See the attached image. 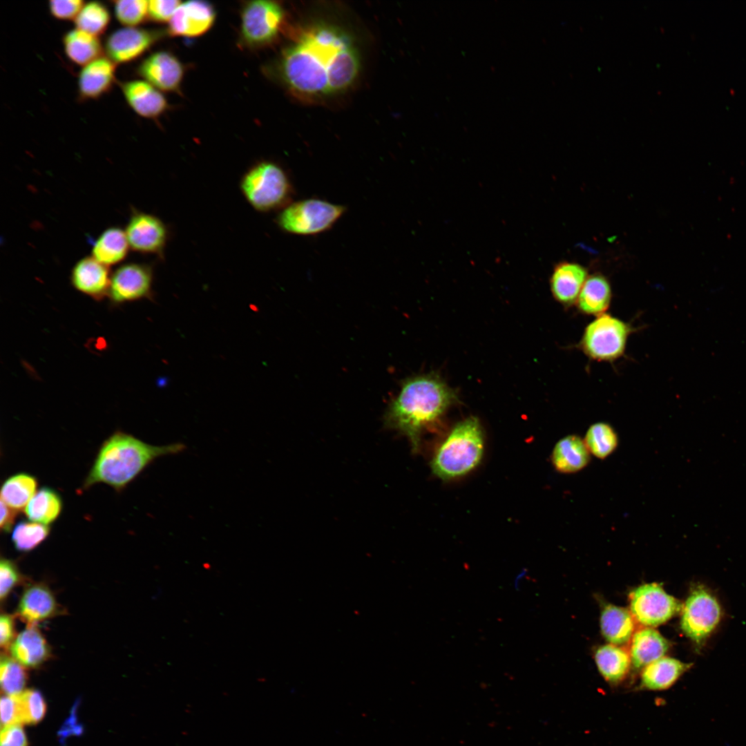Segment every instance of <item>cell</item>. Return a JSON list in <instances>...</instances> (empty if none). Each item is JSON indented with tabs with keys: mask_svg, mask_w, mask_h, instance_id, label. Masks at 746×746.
I'll list each match as a JSON object with an SVG mask.
<instances>
[{
	"mask_svg": "<svg viewBox=\"0 0 746 746\" xmlns=\"http://www.w3.org/2000/svg\"><path fill=\"white\" fill-rule=\"evenodd\" d=\"M360 66L350 39L336 28L318 26L303 33L283 52L280 73L292 90L326 95L349 87Z\"/></svg>",
	"mask_w": 746,
	"mask_h": 746,
	"instance_id": "obj_1",
	"label": "cell"
},
{
	"mask_svg": "<svg viewBox=\"0 0 746 746\" xmlns=\"http://www.w3.org/2000/svg\"><path fill=\"white\" fill-rule=\"evenodd\" d=\"M456 399L453 390L436 375L410 378L390 404L386 424L404 434L416 452L423 430L437 422Z\"/></svg>",
	"mask_w": 746,
	"mask_h": 746,
	"instance_id": "obj_2",
	"label": "cell"
},
{
	"mask_svg": "<svg viewBox=\"0 0 746 746\" xmlns=\"http://www.w3.org/2000/svg\"><path fill=\"white\" fill-rule=\"evenodd\" d=\"M185 448L181 443L153 446L115 432L101 446L83 487L104 483L119 491L156 458L178 454Z\"/></svg>",
	"mask_w": 746,
	"mask_h": 746,
	"instance_id": "obj_3",
	"label": "cell"
},
{
	"mask_svg": "<svg viewBox=\"0 0 746 746\" xmlns=\"http://www.w3.org/2000/svg\"><path fill=\"white\" fill-rule=\"evenodd\" d=\"M484 453V434L479 420L470 417L458 423L435 452L431 466L443 479L464 475L480 462Z\"/></svg>",
	"mask_w": 746,
	"mask_h": 746,
	"instance_id": "obj_4",
	"label": "cell"
},
{
	"mask_svg": "<svg viewBox=\"0 0 746 746\" xmlns=\"http://www.w3.org/2000/svg\"><path fill=\"white\" fill-rule=\"evenodd\" d=\"M240 188L245 198L256 211L282 209L289 203L294 188L287 173L271 161H261L251 166L242 177Z\"/></svg>",
	"mask_w": 746,
	"mask_h": 746,
	"instance_id": "obj_5",
	"label": "cell"
},
{
	"mask_svg": "<svg viewBox=\"0 0 746 746\" xmlns=\"http://www.w3.org/2000/svg\"><path fill=\"white\" fill-rule=\"evenodd\" d=\"M345 211L343 205L309 198L289 203L281 209L276 221L285 232L312 236L330 229Z\"/></svg>",
	"mask_w": 746,
	"mask_h": 746,
	"instance_id": "obj_6",
	"label": "cell"
},
{
	"mask_svg": "<svg viewBox=\"0 0 746 746\" xmlns=\"http://www.w3.org/2000/svg\"><path fill=\"white\" fill-rule=\"evenodd\" d=\"M630 332L626 323L603 314L586 326L580 347L591 359L613 361L623 354Z\"/></svg>",
	"mask_w": 746,
	"mask_h": 746,
	"instance_id": "obj_7",
	"label": "cell"
},
{
	"mask_svg": "<svg viewBox=\"0 0 746 746\" xmlns=\"http://www.w3.org/2000/svg\"><path fill=\"white\" fill-rule=\"evenodd\" d=\"M240 39L250 48H260L271 44L281 28L284 11L273 1L246 2L241 10Z\"/></svg>",
	"mask_w": 746,
	"mask_h": 746,
	"instance_id": "obj_8",
	"label": "cell"
},
{
	"mask_svg": "<svg viewBox=\"0 0 746 746\" xmlns=\"http://www.w3.org/2000/svg\"><path fill=\"white\" fill-rule=\"evenodd\" d=\"M716 598L702 585L694 586L682 609L680 627L698 647H701L721 618Z\"/></svg>",
	"mask_w": 746,
	"mask_h": 746,
	"instance_id": "obj_9",
	"label": "cell"
},
{
	"mask_svg": "<svg viewBox=\"0 0 746 746\" xmlns=\"http://www.w3.org/2000/svg\"><path fill=\"white\" fill-rule=\"evenodd\" d=\"M683 604L656 583L646 584L630 594L633 617L647 627L663 624L682 611Z\"/></svg>",
	"mask_w": 746,
	"mask_h": 746,
	"instance_id": "obj_10",
	"label": "cell"
},
{
	"mask_svg": "<svg viewBox=\"0 0 746 746\" xmlns=\"http://www.w3.org/2000/svg\"><path fill=\"white\" fill-rule=\"evenodd\" d=\"M125 233L133 250L159 256L163 255L169 237L167 227L158 217L136 209L131 211Z\"/></svg>",
	"mask_w": 746,
	"mask_h": 746,
	"instance_id": "obj_11",
	"label": "cell"
},
{
	"mask_svg": "<svg viewBox=\"0 0 746 746\" xmlns=\"http://www.w3.org/2000/svg\"><path fill=\"white\" fill-rule=\"evenodd\" d=\"M162 32L137 27H124L110 34L104 44L106 57L115 64L133 61L160 39Z\"/></svg>",
	"mask_w": 746,
	"mask_h": 746,
	"instance_id": "obj_12",
	"label": "cell"
},
{
	"mask_svg": "<svg viewBox=\"0 0 746 746\" xmlns=\"http://www.w3.org/2000/svg\"><path fill=\"white\" fill-rule=\"evenodd\" d=\"M152 268L146 264L130 262L118 267L111 278L108 294L115 303L148 298L151 294Z\"/></svg>",
	"mask_w": 746,
	"mask_h": 746,
	"instance_id": "obj_13",
	"label": "cell"
},
{
	"mask_svg": "<svg viewBox=\"0 0 746 746\" xmlns=\"http://www.w3.org/2000/svg\"><path fill=\"white\" fill-rule=\"evenodd\" d=\"M137 73L159 90L174 92L180 87L184 70L175 55L167 51H158L140 64Z\"/></svg>",
	"mask_w": 746,
	"mask_h": 746,
	"instance_id": "obj_14",
	"label": "cell"
},
{
	"mask_svg": "<svg viewBox=\"0 0 746 746\" xmlns=\"http://www.w3.org/2000/svg\"><path fill=\"white\" fill-rule=\"evenodd\" d=\"M216 10L207 1H189L180 5L169 22L167 32L175 37H195L213 25Z\"/></svg>",
	"mask_w": 746,
	"mask_h": 746,
	"instance_id": "obj_15",
	"label": "cell"
},
{
	"mask_svg": "<svg viewBox=\"0 0 746 746\" xmlns=\"http://www.w3.org/2000/svg\"><path fill=\"white\" fill-rule=\"evenodd\" d=\"M116 65L107 57H100L84 66L78 75V94L82 100L96 99L112 88Z\"/></svg>",
	"mask_w": 746,
	"mask_h": 746,
	"instance_id": "obj_16",
	"label": "cell"
},
{
	"mask_svg": "<svg viewBox=\"0 0 746 746\" xmlns=\"http://www.w3.org/2000/svg\"><path fill=\"white\" fill-rule=\"evenodd\" d=\"M120 88L128 104L141 117L155 119L168 108L165 97L145 80L121 82Z\"/></svg>",
	"mask_w": 746,
	"mask_h": 746,
	"instance_id": "obj_17",
	"label": "cell"
},
{
	"mask_svg": "<svg viewBox=\"0 0 746 746\" xmlns=\"http://www.w3.org/2000/svg\"><path fill=\"white\" fill-rule=\"evenodd\" d=\"M588 277V271L583 265L569 261L559 262L550 279L553 296L560 304L571 306L577 302Z\"/></svg>",
	"mask_w": 746,
	"mask_h": 746,
	"instance_id": "obj_18",
	"label": "cell"
},
{
	"mask_svg": "<svg viewBox=\"0 0 746 746\" xmlns=\"http://www.w3.org/2000/svg\"><path fill=\"white\" fill-rule=\"evenodd\" d=\"M59 607L50 589L44 584L35 583L23 591L17 613L28 624H36L55 616Z\"/></svg>",
	"mask_w": 746,
	"mask_h": 746,
	"instance_id": "obj_19",
	"label": "cell"
},
{
	"mask_svg": "<svg viewBox=\"0 0 746 746\" xmlns=\"http://www.w3.org/2000/svg\"><path fill=\"white\" fill-rule=\"evenodd\" d=\"M111 278L108 267L92 256L79 260L71 273V282L74 287L97 299L108 293Z\"/></svg>",
	"mask_w": 746,
	"mask_h": 746,
	"instance_id": "obj_20",
	"label": "cell"
},
{
	"mask_svg": "<svg viewBox=\"0 0 746 746\" xmlns=\"http://www.w3.org/2000/svg\"><path fill=\"white\" fill-rule=\"evenodd\" d=\"M10 656L25 667H37L50 657L49 645L36 624H28L9 647Z\"/></svg>",
	"mask_w": 746,
	"mask_h": 746,
	"instance_id": "obj_21",
	"label": "cell"
},
{
	"mask_svg": "<svg viewBox=\"0 0 746 746\" xmlns=\"http://www.w3.org/2000/svg\"><path fill=\"white\" fill-rule=\"evenodd\" d=\"M590 455L584 439L571 434L557 441L553 450L551 459L557 471L571 474L584 468L590 461Z\"/></svg>",
	"mask_w": 746,
	"mask_h": 746,
	"instance_id": "obj_22",
	"label": "cell"
},
{
	"mask_svg": "<svg viewBox=\"0 0 746 746\" xmlns=\"http://www.w3.org/2000/svg\"><path fill=\"white\" fill-rule=\"evenodd\" d=\"M692 664L662 657L644 667L641 675L642 687L653 691L671 687Z\"/></svg>",
	"mask_w": 746,
	"mask_h": 746,
	"instance_id": "obj_23",
	"label": "cell"
},
{
	"mask_svg": "<svg viewBox=\"0 0 746 746\" xmlns=\"http://www.w3.org/2000/svg\"><path fill=\"white\" fill-rule=\"evenodd\" d=\"M669 647L667 640L651 627L636 631L633 635L631 647L633 665L636 669L646 667L662 658Z\"/></svg>",
	"mask_w": 746,
	"mask_h": 746,
	"instance_id": "obj_24",
	"label": "cell"
},
{
	"mask_svg": "<svg viewBox=\"0 0 746 746\" xmlns=\"http://www.w3.org/2000/svg\"><path fill=\"white\" fill-rule=\"evenodd\" d=\"M611 287L603 275L589 276L577 300L578 309L587 315L600 316L606 311L611 303Z\"/></svg>",
	"mask_w": 746,
	"mask_h": 746,
	"instance_id": "obj_25",
	"label": "cell"
},
{
	"mask_svg": "<svg viewBox=\"0 0 746 746\" xmlns=\"http://www.w3.org/2000/svg\"><path fill=\"white\" fill-rule=\"evenodd\" d=\"M67 57L79 66H86L102 57L104 48L98 37L79 29L67 32L62 39Z\"/></svg>",
	"mask_w": 746,
	"mask_h": 746,
	"instance_id": "obj_26",
	"label": "cell"
},
{
	"mask_svg": "<svg viewBox=\"0 0 746 746\" xmlns=\"http://www.w3.org/2000/svg\"><path fill=\"white\" fill-rule=\"evenodd\" d=\"M600 626L602 635L611 644H624L633 635V617L628 610L609 604L602 610Z\"/></svg>",
	"mask_w": 746,
	"mask_h": 746,
	"instance_id": "obj_27",
	"label": "cell"
},
{
	"mask_svg": "<svg viewBox=\"0 0 746 746\" xmlns=\"http://www.w3.org/2000/svg\"><path fill=\"white\" fill-rule=\"evenodd\" d=\"M129 247L125 231L117 227H109L95 241L92 257L108 267L122 261Z\"/></svg>",
	"mask_w": 746,
	"mask_h": 746,
	"instance_id": "obj_28",
	"label": "cell"
},
{
	"mask_svg": "<svg viewBox=\"0 0 746 746\" xmlns=\"http://www.w3.org/2000/svg\"><path fill=\"white\" fill-rule=\"evenodd\" d=\"M595 659L600 673L611 683H618L624 678L631 660L624 649L612 644L600 647Z\"/></svg>",
	"mask_w": 746,
	"mask_h": 746,
	"instance_id": "obj_29",
	"label": "cell"
},
{
	"mask_svg": "<svg viewBox=\"0 0 746 746\" xmlns=\"http://www.w3.org/2000/svg\"><path fill=\"white\" fill-rule=\"evenodd\" d=\"M61 508L59 494L52 488L43 487L31 498L24 513L30 521L48 525L59 517Z\"/></svg>",
	"mask_w": 746,
	"mask_h": 746,
	"instance_id": "obj_30",
	"label": "cell"
},
{
	"mask_svg": "<svg viewBox=\"0 0 746 746\" xmlns=\"http://www.w3.org/2000/svg\"><path fill=\"white\" fill-rule=\"evenodd\" d=\"M36 479L26 473L10 476L3 483L1 500L17 512L24 510L37 492Z\"/></svg>",
	"mask_w": 746,
	"mask_h": 746,
	"instance_id": "obj_31",
	"label": "cell"
},
{
	"mask_svg": "<svg viewBox=\"0 0 746 746\" xmlns=\"http://www.w3.org/2000/svg\"><path fill=\"white\" fill-rule=\"evenodd\" d=\"M591 454L603 459L612 454L618 445V437L613 428L607 423L591 425L584 439Z\"/></svg>",
	"mask_w": 746,
	"mask_h": 746,
	"instance_id": "obj_32",
	"label": "cell"
},
{
	"mask_svg": "<svg viewBox=\"0 0 746 746\" xmlns=\"http://www.w3.org/2000/svg\"><path fill=\"white\" fill-rule=\"evenodd\" d=\"M110 21L111 15L108 8L99 1L84 3L74 20L77 29L96 37L106 31Z\"/></svg>",
	"mask_w": 746,
	"mask_h": 746,
	"instance_id": "obj_33",
	"label": "cell"
},
{
	"mask_svg": "<svg viewBox=\"0 0 746 746\" xmlns=\"http://www.w3.org/2000/svg\"><path fill=\"white\" fill-rule=\"evenodd\" d=\"M49 533L50 528L48 525L21 521L14 527L11 539L17 551L28 552L44 542Z\"/></svg>",
	"mask_w": 746,
	"mask_h": 746,
	"instance_id": "obj_34",
	"label": "cell"
},
{
	"mask_svg": "<svg viewBox=\"0 0 746 746\" xmlns=\"http://www.w3.org/2000/svg\"><path fill=\"white\" fill-rule=\"evenodd\" d=\"M0 663V681L2 691L6 695L13 696L21 694L27 680L25 667L8 656H1Z\"/></svg>",
	"mask_w": 746,
	"mask_h": 746,
	"instance_id": "obj_35",
	"label": "cell"
},
{
	"mask_svg": "<svg viewBox=\"0 0 746 746\" xmlns=\"http://www.w3.org/2000/svg\"><path fill=\"white\" fill-rule=\"evenodd\" d=\"M113 3L117 21L126 27H135L149 17L147 1L119 0Z\"/></svg>",
	"mask_w": 746,
	"mask_h": 746,
	"instance_id": "obj_36",
	"label": "cell"
},
{
	"mask_svg": "<svg viewBox=\"0 0 746 746\" xmlns=\"http://www.w3.org/2000/svg\"><path fill=\"white\" fill-rule=\"evenodd\" d=\"M22 716V723L37 724L46 713V705L41 694L34 689L23 691L18 695Z\"/></svg>",
	"mask_w": 746,
	"mask_h": 746,
	"instance_id": "obj_37",
	"label": "cell"
},
{
	"mask_svg": "<svg viewBox=\"0 0 746 746\" xmlns=\"http://www.w3.org/2000/svg\"><path fill=\"white\" fill-rule=\"evenodd\" d=\"M17 565L7 559L0 562V598L3 602L21 581Z\"/></svg>",
	"mask_w": 746,
	"mask_h": 746,
	"instance_id": "obj_38",
	"label": "cell"
},
{
	"mask_svg": "<svg viewBox=\"0 0 746 746\" xmlns=\"http://www.w3.org/2000/svg\"><path fill=\"white\" fill-rule=\"evenodd\" d=\"M22 716L18 695H6L1 699V728L21 725Z\"/></svg>",
	"mask_w": 746,
	"mask_h": 746,
	"instance_id": "obj_39",
	"label": "cell"
},
{
	"mask_svg": "<svg viewBox=\"0 0 746 746\" xmlns=\"http://www.w3.org/2000/svg\"><path fill=\"white\" fill-rule=\"evenodd\" d=\"M181 4L178 0H151L148 3L149 18L158 23L171 20Z\"/></svg>",
	"mask_w": 746,
	"mask_h": 746,
	"instance_id": "obj_40",
	"label": "cell"
},
{
	"mask_svg": "<svg viewBox=\"0 0 746 746\" xmlns=\"http://www.w3.org/2000/svg\"><path fill=\"white\" fill-rule=\"evenodd\" d=\"M84 3L82 0H51L48 2V7L50 14L55 18L75 20Z\"/></svg>",
	"mask_w": 746,
	"mask_h": 746,
	"instance_id": "obj_41",
	"label": "cell"
},
{
	"mask_svg": "<svg viewBox=\"0 0 746 746\" xmlns=\"http://www.w3.org/2000/svg\"><path fill=\"white\" fill-rule=\"evenodd\" d=\"M0 746H28L27 738L21 725L2 728Z\"/></svg>",
	"mask_w": 746,
	"mask_h": 746,
	"instance_id": "obj_42",
	"label": "cell"
},
{
	"mask_svg": "<svg viewBox=\"0 0 746 746\" xmlns=\"http://www.w3.org/2000/svg\"><path fill=\"white\" fill-rule=\"evenodd\" d=\"M15 618L12 615L3 613L0 618V644L2 649H8L15 640Z\"/></svg>",
	"mask_w": 746,
	"mask_h": 746,
	"instance_id": "obj_43",
	"label": "cell"
},
{
	"mask_svg": "<svg viewBox=\"0 0 746 746\" xmlns=\"http://www.w3.org/2000/svg\"><path fill=\"white\" fill-rule=\"evenodd\" d=\"M17 511L7 506L1 500V531L8 533L10 531L15 522Z\"/></svg>",
	"mask_w": 746,
	"mask_h": 746,
	"instance_id": "obj_44",
	"label": "cell"
},
{
	"mask_svg": "<svg viewBox=\"0 0 746 746\" xmlns=\"http://www.w3.org/2000/svg\"><path fill=\"white\" fill-rule=\"evenodd\" d=\"M525 575H526V571H525V570H523V571H522V572H521V573H519V574L518 575V576H517V577H516V579H515V588H517V587H518V586H519V583L521 582V581H522V578L524 577V576Z\"/></svg>",
	"mask_w": 746,
	"mask_h": 746,
	"instance_id": "obj_45",
	"label": "cell"
}]
</instances>
